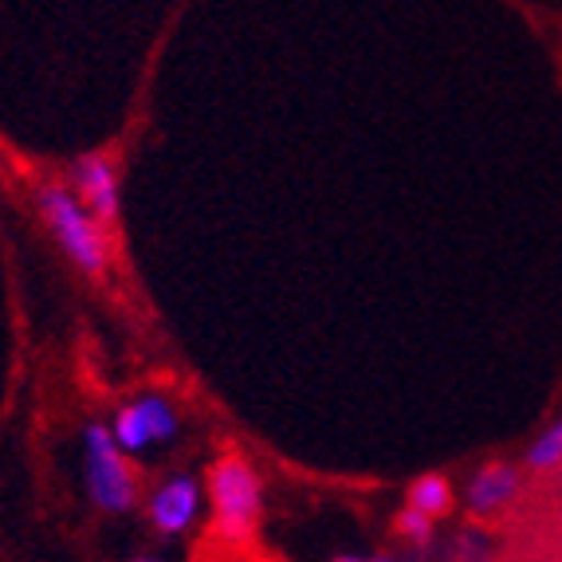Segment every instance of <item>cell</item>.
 Returning <instances> with one entry per match:
<instances>
[{"label": "cell", "instance_id": "6da1fadb", "mask_svg": "<svg viewBox=\"0 0 562 562\" xmlns=\"http://www.w3.org/2000/svg\"><path fill=\"white\" fill-rule=\"evenodd\" d=\"M40 213H44V225L52 228L56 244L64 248V256L76 263L79 272L99 280L111 268V233H106L94 213L83 205L79 193H71L59 181H44L36 189Z\"/></svg>", "mask_w": 562, "mask_h": 562}, {"label": "cell", "instance_id": "7a4b0ae2", "mask_svg": "<svg viewBox=\"0 0 562 562\" xmlns=\"http://www.w3.org/2000/svg\"><path fill=\"white\" fill-rule=\"evenodd\" d=\"M83 480L91 504L106 516H126L138 504V480L126 464V449L114 441L111 425L91 422L83 429Z\"/></svg>", "mask_w": 562, "mask_h": 562}, {"label": "cell", "instance_id": "3957f363", "mask_svg": "<svg viewBox=\"0 0 562 562\" xmlns=\"http://www.w3.org/2000/svg\"><path fill=\"white\" fill-rule=\"evenodd\" d=\"M209 496H213L221 531H225L233 543H244V539L256 531L260 512H263L260 476H256L240 457H225L221 464L209 469Z\"/></svg>", "mask_w": 562, "mask_h": 562}, {"label": "cell", "instance_id": "277c9868", "mask_svg": "<svg viewBox=\"0 0 562 562\" xmlns=\"http://www.w3.org/2000/svg\"><path fill=\"white\" fill-rule=\"evenodd\" d=\"M527 469L524 464H512V460H487L472 472L469 487H464V504H469L472 516L487 519V516H499L507 507L516 504L524 496V484H527Z\"/></svg>", "mask_w": 562, "mask_h": 562}, {"label": "cell", "instance_id": "5b68a950", "mask_svg": "<svg viewBox=\"0 0 562 562\" xmlns=\"http://www.w3.org/2000/svg\"><path fill=\"white\" fill-rule=\"evenodd\" d=\"M71 181H76V193L83 198V205L94 213V221L111 233L119 225V169H114L111 154H83L71 166Z\"/></svg>", "mask_w": 562, "mask_h": 562}, {"label": "cell", "instance_id": "8992f818", "mask_svg": "<svg viewBox=\"0 0 562 562\" xmlns=\"http://www.w3.org/2000/svg\"><path fill=\"white\" fill-rule=\"evenodd\" d=\"M201 512V487L193 476H169L150 499V524L161 535H181Z\"/></svg>", "mask_w": 562, "mask_h": 562}, {"label": "cell", "instance_id": "52a82bcc", "mask_svg": "<svg viewBox=\"0 0 562 562\" xmlns=\"http://www.w3.org/2000/svg\"><path fill=\"white\" fill-rule=\"evenodd\" d=\"M394 531H397V539L409 543L413 559H437V547H432V539H437V519H432L429 512L409 504L405 512H397Z\"/></svg>", "mask_w": 562, "mask_h": 562}, {"label": "cell", "instance_id": "ba28073f", "mask_svg": "<svg viewBox=\"0 0 562 562\" xmlns=\"http://www.w3.org/2000/svg\"><path fill=\"white\" fill-rule=\"evenodd\" d=\"M409 499L413 507H422V512H429L432 519H441L452 512V504H457V496H452V484L445 472H425V476H417L409 484Z\"/></svg>", "mask_w": 562, "mask_h": 562}, {"label": "cell", "instance_id": "9c48e42d", "mask_svg": "<svg viewBox=\"0 0 562 562\" xmlns=\"http://www.w3.org/2000/svg\"><path fill=\"white\" fill-rule=\"evenodd\" d=\"M524 469L531 476H551L562 469V417L547 425L539 437L524 449Z\"/></svg>", "mask_w": 562, "mask_h": 562}, {"label": "cell", "instance_id": "30bf717a", "mask_svg": "<svg viewBox=\"0 0 562 562\" xmlns=\"http://www.w3.org/2000/svg\"><path fill=\"white\" fill-rule=\"evenodd\" d=\"M496 539L480 527H464L449 539V547H437V559H457V562H484L496 559Z\"/></svg>", "mask_w": 562, "mask_h": 562}, {"label": "cell", "instance_id": "8fae6325", "mask_svg": "<svg viewBox=\"0 0 562 562\" xmlns=\"http://www.w3.org/2000/svg\"><path fill=\"white\" fill-rule=\"evenodd\" d=\"M114 441L122 445L126 452H142L146 445L154 441V432H150V425H146V417H142V409L138 405H122L119 413H114Z\"/></svg>", "mask_w": 562, "mask_h": 562}, {"label": "cell", "instance_id": "7c38bea8", "mask_svg": "<svg viewBox=\"0 0 562 562\" xmlns=\"http://www.w3.org/2000/svg\"><path fill=\"white\" fill-rule=\"evenodd\" d=\"M134 405H138L142 417H146V425H150L154 445L173 441V437H178V413H173V405H169L161 394H142Z\"/></svg>", "mask_w": 562, "mask_h": 562}]
</instances>
